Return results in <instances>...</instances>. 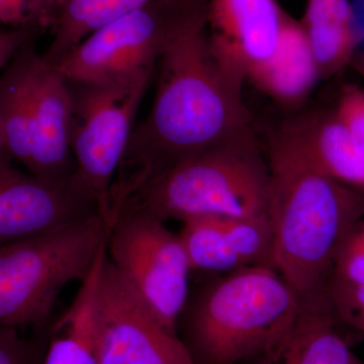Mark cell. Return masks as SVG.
I'll return each instance as SVG.
<instances>
[{
  "label": "cell",
  "instance_id": "23",
  "mask_svg": "<svg viewBox=\"0 0 364 364\" xmlns=\"http://www.w3.org/2000/svg\"><path fill=\"white\" fill-rule=\"evenodd\" d=\"M334 112L364 159V88L346 86Z\"/></svg>",
  "mask_w": 364,
  "mask_h": 364
},
{
  "label": "cell",
  "instance_id": "20",
  "mask_svg": "<svg viewBox=\"0 0 364 364\" xmlns=\"http://www.w3.org/2000/svg\"><path fill=\"white\" fill-rule=\"evenodd\" d=\"M230 245L244 267H273V233L269 218L223 217Z\"/></svg>",
  "mask_w": 364,
  "mask_h": 364
},
{
  "label": "cell",
  "instance_id": "2",
  "mask_svg": "<svg viewBox=\"0 0 364 364\" xmlns=\"http://www.w3.org/2000/svg\"><path fill=\"white\" fill-rule=\"evenodd\" d=\"M265 153L273 267L301 303L327 299L339 248L364 218V191L314 169L273 136Z\"/></svg>",
  "mask_w": 364,
  "mask_h": 364
},
{
  "label": "cell",
  "instance_id": "3",
  "mask_svg": "<svg viewBox=\"0 0 364 364\" xmlns=\"http://www.w3.org/2000/svg\"><path fill=\"white\" fill-rule=\"evenodd\" d=\"M301 303L272 267L213 274L189 289L176 332L195 364H239L293 326Z\"/></svg>",
  "mask_w": 364,
  "mask_h": 364
},
{
  "label": "cell",
  "instance_id": "12",
  "mask_svg": "<svg viewBox=\"0 0 364 364\" xmlns=\"http://www.w3.org/2000/svg\"><path fill=\"white\" fill-rule=\"evenodd\" d=\"M71 112L68 81L38 54L33 71L35 151L28 173L54 183L73 178L76 167L70 147Z\"/></svg>",
  "mask_w": 364,
  "mask_h": 364
},
{
  "label": "cell",
  "instance_id": "13",
  "mask_svg": "<svg viewBox=\"0 0 364 364\" xmlns=\"http://www.w3.org/2000/svg\"><path fill=\"white\" fill-rule=\"evenodd\" d=\"M272 136L314 169L364 191V159L334 111L306 112Z\"/></svg>",
  "mask_w": 364,
  "mask_h": 364
},
{
  "label": "cell",
  "instance_id": "15",
  "mask_svg": "<svg viewBox=\"0 0 364 364\" xmlns=\"http://www.w3.org/2000/svg\"><path fill=\"white\" fill-rule=\"evenodd\" d=\"M320 78L303 25L286 14L275 52L247 81L277 104L293 107L310 95Z\"/></svg>",
  "mask_w": 364,
  "mask_h": 364
},
{
  "label": "cell",
  "instance_id": "18",
  "mask_svg": "<svg viewBox=\"0 0 364 364\" xmlns=\"http://www.w3.org/2000/svg\"><path fill=\"white\" fill-rule=\"evenodd\" d=\"M156 0H62L53 16L52 42L43 58L54 66L97 31Z\"/></svg>",
  "mask_w": 364,
  "mask_h": 364
},
{
  "label": "cell",
  "instance_id": "26",
  "mask_svg": "<svg viewBox=\"0 0 364 364\" xmlns=\"http://www.w3.org/2000/svg\"><path fill=\"white\" fill-rule=\"evenodd\" d=\"M13 158H11L9 147H7L6 136H4L1 124H0V166L13 164Z\"/></svg>",
  "mask_w": 364,
  "mask_h": 364
},
{
  "label": "cell",
  "instance_id": "25",
  "mask_svg": "<svg viewBox=\"0 0 364 364\" xmlns=\"http://www.w3.org/2000/svg\"><path fill=\"white\" fill-rule=\"evenodd\" d=\"M61 1L62 0H40L38 18V25L40 28H50L55 11Z\"/></svg>",
  "mask_w": 364,
  "mask_h": 364
},
{
  "label": "cell",
  "instance_id": "1",
  "mask_svg": "<svg viewBox=\"0 0 364 364\" xmlns=\"http://www.w3.org/2000/svg\"><path fill=\"white\" fill-rule=\"evenodd\" d=\"M207 9L208 4L182 23L158 60L154 102L134 129L117 170L112 215L148 182L252 126L244 82L221 65L210 47Z\"/></svg>",
  "mask_w": 364,
  "mask_h": 364
},
{
  "label": "cell",
  "instance_id": "17",
  "mask_svg": "<svg viewBox=\"0 0 364 364\" xmlns=\"http://www.w3.org/2000/svg\"><path fill=\"white\" fill-rule=\"evenodd\" d=\"M301 23L321 78L342 70L363 39L349 0H306Z\"/></svg>",
  "mask_w": 364,
  "mask_h": 364
},
{
  "label": "cell",
  "instance_id": "14",
  "mask_svg": "<svg viewBox=\"0 0 364 364\" xmlns=\"http://www.w3.org/2000/svg\"><path fill=\"white\" fill-rule=\"evenodd\" d=\"M328 299L301 303L293 326L262 353L239 364H364Z\"/></svg>",
  "mask_w": 364,
  "mask_h": 364
},
{
  "label": "cell",
  "instance_id": "11",
  "mask_svg": "<svg viewBox=\"0 0 364 364\" xmlns=\"http://www.w3.org/2000/svg\"><path fill=\"white\" fill-rule=\"evenodd\" d=\"M286 14L277 0H208V37L215 56L245 82L275 52Z\"/></svg>",
  "mask_w": 364,
  "mask_h": 364
},
{
  "label": "cell",
  "instance_id": "21",
  "mask_svg": "<svg viewBox=\"0 0 364 364\" xmlns=\"http://www.w3.org/2000/svg\"><path fill=\"white\" fill-rule=\"evenodd\" d=\"M364 284V218L349 232L339 248L330 280Z\"/></svg>",
  "mask_w": 364,
  "mask_h": 364
},
{
  "label": "cell",
  "instance_id": "7",
  "mask_svg": "<svg viewBox=\"0 0 364 364\" xmlns=\"http://www.w3.org/2000/svg\"><path fill=\"white\" fill-rule=\"evenodd\" d=\"M152 75L109 85L66 79L72 97L70 147L76 167L73 177L95 198L107 223L112 183Z\"/></svg>",
  "mask_w": 364,
  "mask_h": 364
},
{
  "label": "cell",
  "instance_id": "4",
  "mask_svg": "<svg viewBox=\"0 0 364 364\" xmlns=\"http://www.w3.org/2000/svg\"><path fill=\"white\" fill-rule=\"evenodd\" d=\"M270 191L267 153L251 126L148 182L117 214L139 210L164 223L203 215L269 218Z\"/></svg>",
  "mask_w": 364,
  "mask_h": 364
},
{
  "label": "cell",
  "instance_id": "6",
  "mask_svg": "<svg viewBox=\"0 0 364 364\" xmlns=\"http://www.w3.org/2000/svg\"><path fill=\"white\" fill-rule=\"evenodd\" d=\"M208 0H156L81 41L56 65L69 81L126 82L155 71L176 31Z\"/></svg>",
  "mask_w": 364,
  "mask_h": 364
},
{
  "label": "cell",
  "instance_id": "8",
  "mask_svg": "<svg viewBox=\"0 0 364 364\" xmlns=\"http://www.w3.org/2000/svg\"><path fill=\"white\" fill-rule=\"evenodd\" d=\"M107 253L163 327L177 334L191 272L179 235L146 213L123 210L109 226Z\"/></svg>",
  "mask_w": 364,
  "mask_h": 364
},
{
  "label": "cell",
  "instance_id": "5",
  "mask_svg": "<svg viewBox=\"0 0 364 364\" xmlns=\"http://www.w3.org/2000/svg\"><path fill=\"white\" fill-rule=\"evenodd\" d=\"M109 229L97 215L0 246V324L18 329L47 324L62 289L87 277Z\"/></svg>",
  "mask_w": 364,
  "mask_h": 364
},
{
  "label": "cell",
  "instance_id": "22",
  "mask_svg": "<svg viewBox=\"0 0 364 364\" xmlns=\"http://www.w3.org/2000/svg\"><path fill=\"white\" fill-rule=\"evenodd\" d=\"M18 330L0 324V364H42L49 334L33 341L21 336Z\"/></svg>",
  "mask_w": 364,
  "mask_h": 364
},
{
  "label": "cell",
  "instance_id": "9",
  "mask_svg": "<svg viewBox=\"0 0 364 364\" xmlns=\"http://www.w3.org/2000/svg\"><path fill=\"white\" fill-rule=\"evenodd\" d=\"M97 345L98 364H195L178 335L163 327L107 253L98 284Z\"/></svg>",
  "mask_w": 364,
  "mask_h": 364
},
{
  "label": "cell",
  "instance_id": "24",
  "mask_svg": "<svg viewBox=\"0 0 364 364\" xmlns=\"http://www.w3.org/2000/svg\"><path fill=\"white\" fill-rule=\"evenodd\" d=\"M40 0H0V23L14 28L38 25Z\"/></svg>",
  "mask_w": 364,
  "mask_h": 364
},
{
  "label": "cell",
  "instance_id": "16",
  "mask_svg": "<svg viewBox=\"0 0 364 364\" xmlns=\"http://www.w3.org/2000/svg\"><path fill=\"white\" fill-rule=\"evenodd\" d=\"M105 254L107 243L100 248L92 268L81 282L71 305L50 327L42 364H98V284Z\"/></svg>",
  "mask_w": 364,
  "mask_h": 364
},
{
  "label": "cell",
  "instance_id": "10",
  "mask_svg": "<svg viewBox=\"0 0 364 364\" xmlns=\"http://www.w3.org/2000/svg\"><path fill=\"white\" fill-rule=\"evenodd\" d=\"M97 215H102L97 203L75 179L54 183L13 164L0 166V246Z\"/></svg>",
  "mask_w": 364,
  "mask_h": 364
},
{
  "label": "cell",
  "instance_id": "19",
  "mask_svg": "<svg viewBox=\"0 0 364 364\" xmlns=\"http://www.w3.org/2000/svg\"><path fill=\"white\" fill-rule=\"evenodd\" d=\"M182 223L178 235L191 272L223 274L244 267L228 240L223 217L203 215Z\"/></svg>",
  "mask_w": 364,
  "mask_h": 364
}]
</instances>
